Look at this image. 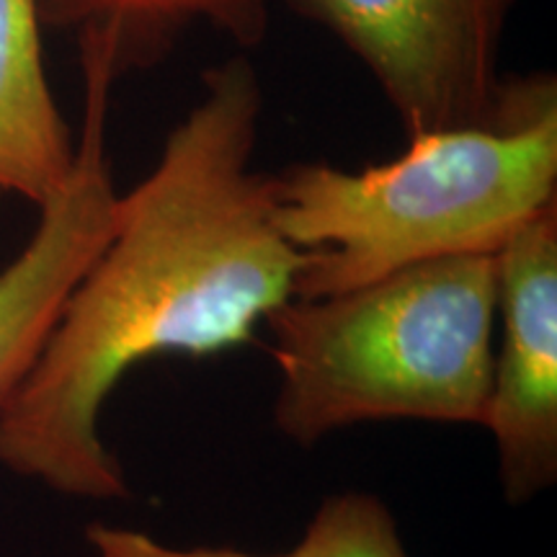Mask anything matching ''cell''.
<instances>
[{
	"label": "cell",
	"mask_w": 557,
	"mask_h": 557,
	"mask_svg": "<svg viewBox=\"0 0 557 557\" xmlns=\"http://www.w3.org/2000/svg\"><path fill=\"white\" fill-rule=\"evenodd\" d=\"M39 11L41 24L75 34L83 73L111 86L163 60L197 24L240 47L261 45L269 26L267 0H39Z\"/></svg>",
	"instance_id": "obj_8"
},
{
	"label": "cell",
	"mask_w": 557,
	"mask_h": 557,
	"mask_svg": "<svg viewBox=\"0 0 557 557\" xmlns=\"http://www.w3.org/2000/svg\"><path fill=\"white\" fill-rule=\"evenodd\" d=\"M292 557H408L398 524L369 493L331 496L305 529Z\"/></svg>",
	"instance_id": "obj_9"
},
{
	"label": "cell",
	"mask_w": 557,
	"mask_h": 557,
	"mask_svg": "<svg viewBox=\"0 0 557 557\" xmlns=\"http://www.w3.org/2000/svg\"><path fill=\"white\" fill-rule=\"evenodd\" d=\"M276 225L305 256L295 297H329L451 256H496L555 205L557 86L511 83L496 114L410 135L364 171L305 163L274 178Z\"/></svg>",
	"instance_id": "obj_2"
},
{
	"label": "cell",
	"mask_w": 557,
	"mask_h": 557,
	"mask_svg": "<svg viewBox=\"0 0 557 557\" xmlns=\"http://www.w3.org/2000/svg\"><path fill=\"white\" fill-rule=\"evenodd\" d=\"M498 323L496 256L416 263L267 318L276 429L297 444L369 421L483 423Z\"/></svg>",
	"instance_id": "obj_3"
},
{
	"label": "cell",
	"mask_w": 557,
	"mask_h": 557,
	"mask_svg": "<svg viewBox=\"0 0 557 557\" xmlns=\"http://www.w3.org/2000/svg\"><path fill=\"white\" fill-rule=\"evenodd\" d=\"M361 60L408 135L496 114L513 0H289Z\"/></svg>",
	"instance_id": "obj_4"
},
{
	"label": "cell",
	"mask_w": 557,
	"mask_h": 557,
	"mask_svg": "<svg viewBox=\"0 0 557 557\" xmlns=\"http://www.w3.org/2000/svg\"><path fill=\"white\" fill-rule=\"evenodd\" d=\"M88 545L94 547L96 557H292L289 555H250L240 549L220 547H169L163 542L152 540L150 534L137 529L103 527L94 524L88 529Z\"/></svg>",
	"instance_id": "obj_10"
},
{
	"label": "cell",
	"mask_w": 557,
	"mask_h": 557,
	"mask_svg": "<svg viewBox=\"0 0 557 557\" xmlns=\"http://www.w3.org/2000/svg\"><path fill=\"white\" fill-rule=\"evenodd\" d=\"M261 109L246 58L209 67L158 163L120 194L109 240L0 406V465L13 475L70 498H127L99 434L124 374L156 357L246 346L295 297L305 256L276 225L274 178L253 169Z\"/></svg>",
	"instance_id": "obj_1"
},
{
	"label": "cell",
	"mask_w": 557,
	"mask_h": 557,
	"mask_svg": "<svg viewBox=\"0 0 557 557\" xmlns=\"http://www.w3.org/2000/svg\"><path fill=\"white\" fill-rule=\"evenodd\" d=\"M500 348L483 426L498 447L511 504L557 478V205L521 225L496 253Z\"/></svg>",
	"instance_id": "obj_5"
},
{
	"label": "cell",
	"mask_w": 557,
	"mask_h": 557,
	"mask_svg": "<svg viewBox=\"0 0 557 557\" xmlns=\"http://www.w3.org/2000/svg\"><path fill=\"white\" fill-rule=\"evenodd\" d=\"M75 150L45 73L39 0H0V199L41 207L67 184Z\"/></svg>",
	"instance_id": "obj_7"
},
{
	"label": "cell",
	"mask_w": 557,
	"mask_h": 557,
	"mask_svg": "<svg viewBox=\"0 0 557 557\" xmlns=\"http://www.w3.org/2000/svg\"><path fill=\"white\" fill-rule=\"evenodd\" d=\"M109 94L99 83H86L75 169L67 184L39 207L32 240L0 269V406L29 374L70 292L114 227L120 191L103 145Z\"/></svg>",
	"instance_id": "obj_6"
}]
</instances>
